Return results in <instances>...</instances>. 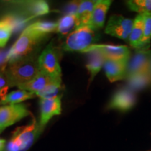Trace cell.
<instances>
[{
	"label": "cell",
	"instance_id": "1",
	"mask_svg": "<svg viewBox=\"0 0 151 151\" xmlns=\"http://www.w3.org/2000/svg\"><path fill=\"white\" fill-rule=\"evenodd\" d=\"M40 72L38 60L25 58L9 64L4 73L9 87L21 86L27 83Z\"/></svg>",
	"mask_w": 151,
	"mask_h": 151
},
{
	"label": "cell",
	"instance_id": "2",
	"mask_svg": "<svg viewBox=\"0 0 151 151\" xmlns=\"http://www.w3.org/2000/svg\"><path fill=\"white\" fill-rule=\"evenodd\" d=\"M44 38L46 37L36 35L25 28L9 50L8 63L11 64L27 58Z\"/></svg>",
	"mask_w": 151,
	"mask_h": 151
},
{
	"label": "cell",
	"instance_id": "3",
	"mask_svg": "<svg viewBox=\"0 0 151 151\" xmlns=\"http://www.w3.org/2000/svg\"><path fill=\"white\" fill-rule=\"evenodd\" d=\"M39 134V124L34 119L28 125L16 128L7 144L6 151H27Z\"/></svg>",
	"mask_w": 151,
	"mask_h": 151
},
{
	"label": "cell",
	"instance_id": "4",
	"mask_svg": "<svg viewBox=\"0 0 151 151\" xmlns=\"http://www.w3.org/2000/svg\"><path fill=\"white\" fill-rule=\"evenodd\" d=\"M96 30L90 26L76 29L67 36L63 45L65 51H80L81 52L94 44L97 40Z\"/></svg>",
	"mask_w": 151,
	"mask_h": 151
},
{
	"label": "cell",
	"instance_id": "5",
	"mask_svg": "<svg viewBox=\"0 0 151 151\" xmlns=\"http://www.w3.org/2000/svg\"><path fill=\"white\" fill-rule=\"evenodd\" d=\"M10 4H12L11 11L6 14L19 16L27 21L50 12L48 4L46 1L41 0L14 1Z\"/></svg>",
	"mask_w": 151,
	"mask_h": 151
},
{
	"label": "cell",
	"instance_id": "6",
	"mask_svg": "<svg viewBox=\"0 0 151 151\" xmlns=\"http://www.w3.org/2000/svg\"><path fill=\"white\" fill-rule=\"evenodd\" d=\"M38 64L41 72L52 78L61 80V67L52 43H50L39 55Z\"/></svg>",
	"mask_w": 151,
	"mask_h": 151
},
{
	"label": "cell",
	"instance_id": "7",
	"mask_svg": "<svg viewBox=\"0 0 151 151\" xmlns=\"http://www.w3.org/2000/svg\"><path fill=\"white\" fill-rule=\"evenodd\" d=\"M133 24L132 19L124 18L121 15H113L107 22L105 33L128 42Z\"/></svg>",
	"mask_w": 151,
	"mask_h": 151
},
{
	"label": "cell",
	"instance_id": "8",
	"mask_svg": "<svg viewBox=\"0 0 151 151\" xmlns=\"http://www.w3.org/2000/svg\"><path fill=\"white\" fill-rule=\"evenodd\" d=\"M29 114V111L22 104L0 106V134L6 127L16 123Z\"/></svg>",
	"mask_w": 151,
	"mask_h": 151
},
{
	"label": "cell",
	"instance_id": "9",
	"mask_svg": "<svg viewBox=\"0 0 151 151\" xmlns=\"http://www.w3.org/2000/svg\"><path fill=\"white\" fill-rule=\"evenodd\" d=\"M150 62V46L143 47L135 50V52L128 61L126 79L136 73L148 71Z\"/></svg>",
	"mask_w": 151,
	"mask_h": 151
},
{
	"label": "cell",
	"instance_id": "10",
	"mask_svg": "<svg viewBox=\"0 0 151 151\" xmlns=\"http://www.w3.org/2000/svg\"><path fill=\"white\" fill-rule=\"evenodd\" d=\"M137 97L134 92L128 88H120L113 94L107 105V109L127 112L134 107Z\"/></svg>",
	"mask_w": 151,
	"mask_h": 151
},
{
	"label": "cell",
	"instance_id": "11",
	"mask_svg": "<svg viewBox=\"0 0 151 151\" xmlns=\"http://www.w3.org/2000/svg\"><path fill=\"white\" fill-rule=\"evenodd\" d=\"M92 50H97L106 60L129 61L131 52L127 46H115L109 44H93L81 52L87 53Z\"/></svg>",
	"mask_w": 151,
	"mask_h": 151
},
{
	"label": "cell",
	"instance_id": "12",
	"mask_svg": "<svg viewBox=\"0 0 151 151\" xmlns=\"http://www.w3.org/2000/svg\"><path fill=\"white\" fill-rule=\"evenodd\" d=\"M39 106H40V121L39 126L41 133L52 117L58 116L61 113V97H59L54 99H41L39 101Z\"/></svg>",
	"mask_w": 151,
	"mask_h": 151
},
{
	"label": "cell",
	"instance_id": "13",
	"mask_svg": "<svg viewBox=\"0 0 151 151\" xmlns=\"http://www.w3.org/2000/svg\"><path fill=\"white\" fill-rule=\"evenodd\" d=\"M127 61L106 60L104 69L106 76L111 83L126 79Z\"/></svg>",
	"mask_w": 151,
	"mask_h": 151
},
{
	"label": "cell",
	"instance_id": "14",
	"mask_svg": "<svg viewBox=\"0 0 151 151\" xmlns=\"http://www.w3.org/2000/svg\"><path fill=\"white\" fill-rule=\"evenodd\" d=\"M61 81H62L59 79L52 78L49 76L40 71L35 78H33L32 80L27 83L19 86L18 88L20 90H26V91L36 94L37 92L44 89L46 86H49L50 84L56 82H61Z\"/></svg>",
	"mask_w": 151,
	"mask_h": 151
},
{
	"label": "cell",
	"instance_id": "15",
	"mask_svg": "<svg viewBox=\"0 0 151 151\" xmlns=\"http://www.w3.org/2000/svg\"><path fill=\"white\" fill-rule=\"evenodd\" d=\"M112 3L110 0H98L94 5L90 27L92 29L97 30L103 27L104 24L106 16Z\"/></svg>",
	"mask_w": 151,
	"mask_h": 151
},
{
	"label": "cell",
	"instance_id": "16",
	"mask_svg": "<svg viewBox=\"0 0 151 151\" xmlns=\"http://www.w3.org/2000/svg\"><path fill=\"white\" fill-rule=\"evenodd\" d=\"M96 1H81L77 13L76 29L82 27L90 26L91 22L92 13H93Z\"/></svg>",
	"mask_w": 151,
	"mask_h": 151
},
{
	"label": "cell",
	"instance_id": "17",
	"mask_svg": "<svg viewBox=\"0 0 151 151\" xmlns=\"http://www.w3.org/2000/svg\"><path fill=\"white\" fill-rule=\"evenodd\" d=\"M87 53L88 55V59L86 64V68L90 74V82H91L104 67L106 59L101 52L97 50H92Z\"/></svg>",
	"mask_w": 151,
	"mask_h": 151
},
{
	"label": "cell",
	"instance_id": "18",
	"mask_svg": "<svg viewBox=\"0 0 151 151\" xmlns=\"http://www.w3.org/2000/svg\"><path fill=\"white\" fill-rule=\"evenodd\" d=\"M143 34V15L139 14L134 20V24L130 33L128 43L135 50L140 48Z\"/></svg>",
	"mask_w": 151,
	"mask_h": 151
},
{
	"label": "cell",
	"instance_id": "19",
	"mask_svg": "<svg viewBox=\"0 0 151 151\" xmlns=\"http://www.w3.org/2000/svg\"><path fill=\"white\" fill-rule=\"evenodd\" d=\"M127 87L133 92L139 91L151 85V76L148 71L132 76L127 78Z\"/></svg>",
	"mask_w": 151,
	"mask_h": 151
},
{
	"label": "cell",
	"instance_id": "20",
	"mask_svg": "<svg viewBox=\"0 0 151 151\" xmlns=\"http://www.w3.org/2000/svg\"><path fill=\"white\" fill-rule=\"evenodd\" d=\"M36 94L32 92H30L26 90H18L16 91L11 92L7 94L4 97L1 98L0 100V104H17L25 100L32 99L35 97Z\"/></svg>",
	"mask_w": 151,
	"mask_h": 151
},
{
	"label": "cell",
	"instance_id": "21",
	"mask_svg": "<svg viewBox=\"0 0 151 151\" xmlns=\"http://www.w3.org/2000/svg\"><path fill=\"white\" fill-rule=\"evenodd\" d=\"M57 26L56 22L39 20L27 26L26 29L36 35L46 37L48 34L56 31Z\"/></svg>",
	"mask_w": 151,
	"mask_h": 151
},
{
	"label": "cell",
	"instance_id": "22",
	"mask_svg": "<svg viewBox=\"0 0 151 151\" xmlns=\"http://www.w3.org/2000/svg\"><path fill=\"white\" fill-rule=\"evenodd\" d=\"M57 32L62 35H66L69 33L73 28L76 29L77 16L76 15H65L58 22Z\"/></svg>",
	"mask_w": 151,
	"mask_h": 151
},
{
	"label": "cell",
	"instance_id": "23",
	"mask_svg": "<svg viewBox=\"0 0 151 151\" xmlns=\"http://www.w3.org/2000/svg\"><path fill=\"white\" fill-rule=\"evenodd\" d=\"M128 8L139 14H151V0H129L126 1Z\"/></svg>",
	"mask_w": 151,
	"mask_h": 151
},
{
	"label": "cell",
	"instance_id": "24",
	"mask_svg": "<svg viewBox=\"0 0 151 151\" xmlns=\"http://www.w3.org/2000/svg\"><path fill=\"white\" fill-rule=\"evenodd\" d=\"M14 32V28L10 21L2 18L0 20V48L5 47Z\"/></svg>",
	"mask_w": 151,
	"mask_h": 151
},
{
	"label": "cell",
	"instance_id": "25",
	"mask_svg": "<svg viewBox=\"0 0 151 151\" xmlns=\"http://www.w3.org/2000/svg\"><path fill=\"white\" fill-rule=\"evenodd\" d=\"M61 90V82H56L46 86L44 89L36 93L41 99H54L60 97Z\"/></svg>",
	"mask_w": 151,
	"mask_h": 151
},
{
	"label": "cell",
	"instance_id": "26",
	"mask_svg": "<svg viewBox=\"0 0 151 151\" xmlns=\"http://www.w3.org/2000/svg\"><path fill=\"white\" fill-rule=\"evenodd\" d=\"M151 45V14L143 15V34L140 48Z\"/></svg>",
	"mask_w": 151,
	"mask_h": 151
},
{
	"label": "cell",
	"instance_id": "27",
	"mask_svg": "<svg viewBox=\"0 0 151 151\" xmlns=\"http://www.w3.org/2000/svg\"><path fill=\"white\" fill-rule=\"evenodd\" d=\"M9 88H10L9 86L8 81H7L6 76L4 71L2 73H0V97L3 98L6 95L7 90Z\"/></svg>",
	"mask_w": 151,
	"mask_h": 151
},
{
	"label": "cell",
	"instance_id": "28",
	"mask_svg": "<svg viewBox=\"0 0 151 151\" xmlns=\"http://www.w3.org/2000/svg\"><path fill=\"white\" fill-rule=\"evenodd\" d=\"M81 1H71L65 8L66 15H76Z\"/></svg>",
	"mask_w": 151,
	"mask_h": 151
},
{
	"label": "cell",
	"instance_id": "29",
	"mask_svg": "<svg viewBox=\"0 0 151 151\" xmlns=\"http://www.w3.org/2000/svg\"><path fill=\"white\" fill-rule=\"evenodd\" d=\"M8 50H0V67L5 69L6 65L8 63Z\"/></svg>",
	"mask_w": 151,
	"mask_h": 151
},
{
	"label": "cell",
	"instance_id": "30",
	"mask_svg": "<svg viewBox=\"0 0 151 151\" xmlns=\"http://www.w3.org/2000/svg\"><path fill=\"white\" fill-rule=\"evenodd\" d=\"M6 144V141L4 139H0V151H3L4 149Z\"/></svg>",
	"mask_w": 151,
	"mask_h": 151
},
{
	"label": "cell",
	"instance_id": "31",
	"mask_svg": "<svg viewBox=\"0 0 151 151\" xmlns=\"http://www.w3.org/2000/svg\"><path fill=\"white\" fill-rule=\"evenodd\" d=\"M148 72L151 76V62H150V67H149V69H148Z\"/></svg>",
	"mask_w": 151,
	"mask_h": 151
},
{
	"label": "cell",
	"instance_id": "32",
	"mask_svg": "<svg viewBox=\"0 0 151 151\" xmlns=\"http://www.w3.org/2000/svg\"><path fill=\"white\" fill-rule=\"evenodd\" d=\"M147 151H150V150H147Z\"/></svg>",
	"mask_w": 151,
	"mask_h": 151
}]
</instances>
